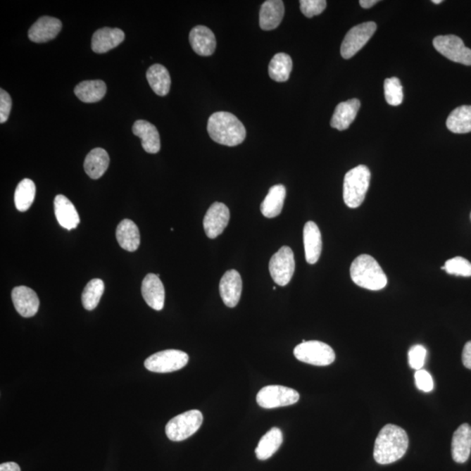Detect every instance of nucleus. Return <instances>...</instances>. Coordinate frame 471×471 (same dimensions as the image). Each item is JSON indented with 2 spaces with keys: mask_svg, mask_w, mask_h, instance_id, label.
<instances>
[{
  "mask_svg": "<svg viewBox=\"0 0 471 471\" xmlns=\"http://www.w3.org/2000/svg\"><path fill=\"white\" fill-rule=\"evenodd\" d=\"M408 437L403 429L394 425L383 427L376 437L374 458L379 465H390L406 454Z\"/></svg>",
  "mask_w": 471,
  "mask_h": 471,
  "instance_id": "obj_1",
  "label": "nucleus"
},
{
  "mask_svg": "<svg viewBox=\"0 0 471 471\" xmlns=\"http://www.w3.org/2000/svg\"><path fill=\"white\" fill-rule=\"evenodd\" d=\"M207 130L214 142L229 147L242 144L246 137L244 124L229 112H217L211 115L208 120Z\"/></svg>",
  "mask_w": 471,
  "mask_h": 471,
  "instance_id": "obj_2",
  "label": "nucleus"
},
{
  "mask_svg": "<svg viewBox=\"0 0 471 471\" xmlns=\"http://www.w3.org/2000/svg\"><path fill=\"white\" fill-rule=\"evenodd\" d=\"M350 275L354 284L368 290H382L388 284L381 265L368 254L358 256L354 259L350 268Z\"/></svg>",
  "mask_w": 471,
  "mask_h": 471,
  "instance_id": "obj_3",
  "label": "nucleus"
},
{
  "mask_svg": "<svg viewBox=\"0 0 471 471\" xmlns=\"http://www.w3.org/2000/svg\"><path fill=\"white\" fill-rule=\"evenodd\" d=\"M371 173L365 165L353 168L346 174L343 184V199L346 206L356 209L364 202L370 184Z\"/></svg>",
  "mask_w": 471,
  "mask_h": 471,
  "instance_id": "obj_4",
  "label": "nucleus"
},
{
  "mask_svg": "<svg viewBox=\"0 0 471 471\" xmlns=\"http://www.w3.org/2000/svg\"><path fill=\"white\" fill-rule=\"evenodd\" d=\"M203 421V414L199 410L182 413L168 422L165 428L167 437L173 441L188 439L200 429Z\"/></svg>",
  "mask_w": 471,
  "mask_h": 471,
  "instance_id": "obj_5",
  "label": "nucleus"
},
{
  "mask_svg": "<svg viewBox=\"0 0 471 471\" xmlns=\"http://www.w3.org/2000/svg\"><path fill=\"white\" fill-rule=\"evenodd\" d=\"M296 359L302 363L313 365V366H328L335 360L334 349L326 343L311 341H302L294 348Z\"/></svg>",
  "mask_w": 471,
  "mask_h": 471,
  "instance_id": "obj_6",
  "label": "nucleus"
},
{
  "mask_svg": "<svg viewBox=\"0 0 471 471\" xmlns=\"http://www.w3.org/2000/svg\"><path fill=\"white\" fill-rule=\"evenodd\" d=\"M189 356L180 350H164L149 356L145 360L144 366L148 370L155 373H171L182 370L188 364Z\"/></svg>",
  "mask_w": 471,
  "mask_h": 471,
  "instance_id": "obj_7",
  "label": "nucleus"
},
{
  "mask_svg": "<svg viewBox=\"0 0 471 471\" xmlns=\"http://www.w3.org/2000/svg\"><path fill=\"white\" fill-rule=\"evenodd\" d=\"M299 400V394L296 390L284 386H266L257 394L258 404L266 410L290 406Z\"/></svg>",
  "mask_w": 471,
  "mask_h": 471,
  "instance_id": "obj_8",
  "label": "nucleus"
},
{
  "mask_svg": "<svg viewBox=\"0 0 471 471\" xmlns=\"http://www.w3.org/2000/svg\"><path fill=\"white\" fill-rule=\"evenodd\" d=\"M269 271L273 281L280 287L289 284L295 271L294 251L290 247H281L269 263Z\"/></svg>",
  "mask_w": 471,
  "mask_h": 471,
  "instance_id": "obj_9",
  "label": "nucleus"
},
{
  "mask_svg": "<svg viewBox=\"0 0 471 471\" xmlns=\"http://www.w3.org/2000/svg\"><path fill=\"white\" fill-rule=\"evenodd\" d=\"M434 49L447 59L465 65H471V49L456 35L437 36L433 40Z\"/></svg>",
  "mask_w": 471,
  "mask_h": 471,
  "instance_id": "obj_10",
  "label": "nucleus"
},
{
  "mask_svg": "<svg viewBox=\"0 0 471 471\" xmlns=\"http://www.w3.org/2000/svg\"><path fill=\"white\" fill-rule=\"evenodd\" d=\"M377 25L375 22H366L356 25L348 32L341 44V56L346 60L350 59L359 52L374 35Z\"/></svg>",
  "mask_w": 471,
  "mask_h": 471,
  "instance_id": "obj_11",
  "label": "nucleus"
},
{
  "mask_svg": "<svg viewBox=\"0 0 471 471\" xmlns=\"http://www.w3.org/2000/svg\"><path fill=\"white\" fill-rule=\"evenodd\" d=\"M230 220V211L225 203L216 202L208 210L203 218V229L209 239H216L224 232Z\"/></svg>",
  "mask_w": 471,
  "mask_h": 471,
  "instance_id": "obj_12",
  "label": "nucleus"
},
{
  "mask_svg": "<svg viewBox=\"0 0 471 471\" xmlns=\"http://www.w3.org/2000/svg\"><path fill=\"white\" fill-rule=\"evenodd\" d=\"M243 282L239 272L236 270H230L222 277L219 284V291L225 305L228 308H235L242 294Z\"/></svg>",
  "mask_w": 471,
  "mask_h": 471,
  "instance_id": "obj_13",
  "label": "nucleus"
},
{
  "mask_svg": "<svg viewBox=\"0 0 471 471\" xmlns=\"http://www.w3.org/2000/svg\"><path fill=\"white\" fill-rule=\"evenodd\" d=\"M12 299L14 308L22 317H34L39 311V299L31 288L25 286L13 288Z\"/></svg>",
  "mask_w": 471,
  "mask_h": 471,
  "instance_id": "obj_14",
  "label": "nucleus"
},
{
  "mask_svg": "<svg viewBox=\"0 0 471 471\" xmlns=\"http://www.w3.org/2000/svg\"><path fill=\"white\" fill-rule=\"evenodd\" d=\"M62 23L56 18L43 16L29 29L28 37L32 42L45 43L56 39L60 34Z\"/></svg>",
  "mask_w": 471,
  "mask_h": 471,
  "instance_id": "obj_15",
  "label": "nucleus"
},
{
  "mask_svg": "<svg viewBox=\"0 0 471 471\" xmlns=\"http://www.w3.org/2000/svg\"><path fill=\"white\" fill-rule=\"evenodd\" d=\"M142 295L149 306L156 311H161L165 301V290L158 275L149 273L142 284Z\"/></svg>",
  "mask_w": 471,
  "mask_h": 471,
  "instance_id": "obj_16",
  "label": "nucleus"
},
{
  "mask_svg": "<svg viewBox=\"0 0 471 471\" xmlns=\"http://www.w3.org/2000/svg\"><path fill=\"white\" fill-rule=\"evenodd\" d=\"M192 49L200 56H211L216 50L217 42L213 32L204 25H196L189 32Z\"/></svg>",
  "mask_w": 471,
  "mask_h": 471,
  "instance_id": "obj_17",
  "label": "nucleus"
},
{
  "mask_svg": "<svg viewBox=\"0 0 471 471\" xmlns=\"http://www.w3.org/2000/svg\"><path fill=\"white\" fill-rule=\"evenodd\" d=\"M125 39L124 32L119 28L104 27L94 32L92 50L96 54H105L115 49Z\"/></svg>",
  "mask_w": 471,
  "mask_h": 471,
  "instance_id": "obj_18",
  "label": "nucleus"
},
{
  "mask_svg": "<svg viewBox=\"0 0 471 471\" xmlns=\"http://www.w3.org/2000/svg\"><path fill=\"white\" fill-rule=\"evenodd\" d=\"M306 262L310 265L316 264L322 251V237L319 227L313 221L306 222L303 231Z\"/></svg>",
  "mask_w": 471,
  "mask_h": 471,
  "instance_id": "obj_19",
  "label": "nucleus"
},
{
  "mask_svg": "<svg viewBox=\"0 0 471 471\" xmlns=\"http://www.w3.org/2000/svg\"><path fill=\"white\" fill-rule=\"evenodd\" d=\"M132 131L134 136L142 140V146L149 154H156L160 151L161 141L158 130L152 123L144 120H138L134 123Z\"/></svg>",
  "mask_w": 471,
  "mask_h": 471,
  "instance_id": "obj_20",
  "label": "nucleus"
},
{
  "mask_svg": "<svg viewBox=\"0 0 471 471\" xmlns=\"http://www.w3.org/2000/svg\"><path fill=\"white\" fill-rule=\"evenodd\" d=\"M54 213L62 227L71 231L80 224L78 211L67 196L58 195L54 199Z\"/></svg>",
  "mask_w": 471,
  "mask_h": 471,
  "instance_id": "obj_21",
  "label": "nucleus"
},
{
  "mask_svg": "<svg viewBox=\"0 0 471 471\" xmlns=\"http://www.w3.org/2000/svg\"><path fill=\"white\" fill-rule=\"evenodd\" d=\"M451 452L455 462L468 461L471 453V427L467 423L460 426L453 434Z\"/></svg>",
  "mask_w": 471,
  "mask_h": 471,
  "instance_id": "obj_22",
  "label": "nucleus"
},
{
  "mask_svg": "<svg viewBox=\"0 0 471 471\" xmlns=\"http://www.w3.org/2000/svg\"><path fill=\"white\" fill-rule=\"evenodd\" d=\"M284 6L281 0H268L261 6L259 12V25L265 31L277 28L282 21Z\"/></svg>",
  "mask_w": 471,
  "mask_h": 471,
  "instance_id": "obj_23",
  "label": "nucleus"
},
{
  "mask_svg": "<svg viewBox=\"0 0 471 471\" xmlns=\"http://www.w3.org/2000/svg\"><path fill=\"white\" fill-rule=\"evenodd\" d=\"M360 108V101L358 99L341 102L336 107L333 118H332V127L339 131L348 130L356 120Z\"/></svg>",
  "mask_w": 471,
  "mask_h": 471,
  "instance_id": "obj_24",
  "label": "nucleus"
},
{
  "mask_svg": "<svg viewBox=\"0 0 471 471\" xmlns=\"http://www.w3.org/2000/svg\"><path fill=\"white\" fill-rule=\"evenodd\" d=\"M116 239L123 249L136 251L140 246L141 237L137 225L130 219H124L116 229Z\"/></svg>",
  "mask_w": 471,
  "mask_h": 471,
  "instance_id": "obj_25",
  "label": "nucleus"
},
{
  "mask_svg": "<svg viewBox=\"0 0 471 471\" xmlns=\"http://www.w3.org/2000/svg\"><path fill=\"white\" fill-rule=\"evenodd\" d=\"M109 162H111V159H109L108 152L105 149H94L86 157L85 162H84V170H85L87 176L96 180V179L103 176L107 171Z\"/></svg>",
  "mask_w": 471,
  "mask_h": 471,
  "instance_id": "obj_26",
  "label": "nucleus"
},
{
  "mask_svg": "<svg viewBox=\"0 0 471 471\" xmlns=\"http://www.w3.org/2000/svg\"><path fill=\"white\" fill-rule=\"evenodd\" d=\"M107 93V85L101 80H84L75 87V94L85 103H94L102 100Z\"/></svg>",
  "mask_w": 471,
  "mask_h": 471,
  "instance_id": "obj_27",
  "label": "nucleus"
},
{
  "mask_svg": "<svg viewBox=\"0 0 471 471\" xmlns=\"http://www.w3.org/2000/svg\"><path fill=\"white\" fill-rule=\"evenodd\" d=\"M287 191L284 186L277 184L272 186L260 206L261 213L265 218H273L279 216L282 211Z\"/></svg>",
  "mask_w": 471,
  "mask_h": 471,
  "instance_id": "obj_28",
  "label": "nucleus"
},
{
  "mask_svg": "<svg viewBox=\"0 0 471 471\" xmlns=\"http://www.w3.org/2000/svg\"><path fill=\"white\" fill-rule=\"evenodd\" d=\"M149 86L159 96H165L169 94L171 79L169 71L163 65L155 64L148 69L146 74Z\"/></svg>",
  "mask_w": 471,
  "mask_h": 471,
  "instance_id": "obj_29",
  "label": "nucleus"
},
{
  "mask_svg": "<svg viewBox=\"0 0 471 471\" xmlns=\"http://www.w3.org/2000/svg\"><path fill=\"white\" fill-rule=\"evenodd\" d=\"M283 433L279 428H272L259 441L255 453L258 460L264 461L272 458L283 444Z\"/></svg>",
  "mask_w": 471,
  "mask_h": 471,
  "instance_id": "obj_30",
  "label": "nucleus"
},
{
  "mask_svg": "<svg viewBox=\"0 0 471 471\" xmlns=\"http://www.w3.org/2000/svg\"><path fill=\"white\" fill-rule=\"evenodd\" d=\"M448 130L455 134L471 132V106H461L451 113L447 119Z\"/></svg>",
  "mask_w": 471,
  "mask_h": 471,
  "instance_id": "obj_31",
  "label": "nucleus"
},
{
  "mask_svg": "<svg viewBox=\"0 0 471 471\" xmlns=\"http://www.w3.org/2000/svg\"><path fill=\"white\" fill-rule=\"evenodd\" d=\"M293 70V61L284 53L277 54L269 64V75L277 82H284L290 77Z\"/></svg>",
  "mask_w": 471,
  "mask_h": 471,
  "instance_id": "obj_32",
  "label": "nucleus"
},
{
  "mask_svg": "<svg viewBox=\"0 0 471 471\" xmlns=\"http://www.w3.org/2000/svg\"><path fill=\"white\" fill-rule=\"evenodd\" d=\"M36 194V186L31 179L25 178L18 184L15 194H14V202L17 210L20 213H25L29 210L34 203Z\"/></svg>",
  "mask_w": 471,
  "mask_h": 471,
  "instance_id": "obj_33",
  "label": "nucleus"
},
{
  "mask_svg": "<svg viewBox=\"0 0 471 471\" xmlns=\"http://www.w3.org/2000/svg\"><path fill=\"white\" fill-rule=\"evenodd\" d=\"M105 289L104 282L101 279L90 280L84 288L82 295V301L84 308L87 311L96 309L103 295Z\"/></svg>",
  "mask_w": 471,
  "mask_h": 471,
  "instance_id": "obj_34",
  "label": "nucleus"
},
{
  "mask_svg": "<svg viewBox=\"0 0 471 471\" xmlns=\"http://www.w3.org/2000/svg\"><path fill=\"white\" fill-rule=\"evenodd\" d=\"M384 93L387 102L394 107L401 105L403 101V86L396 77L385 80Z\"/></svg>",
  "mask_w": 471,
  "mask_h": 471,
  "instance_id": "obj_35",
  "label": "nucleus"
},
{
  "mask_svg": "<svg viewBox=\"0 0 471 471\" xmlns=\"http://www.w3.org/2000/svg\"><path fill=\"white\" fill-rule=\"evenodd\" d=\"M441 269L445 270L448 275L463 277L471 276V263L463 257L448 259L445 262V265Z\"/></svg>",
  "mask_w": 471,
  "mask_h": 471,
  "instance_id": "obj_36",
  "label": "nucleus"
},
{
  "mask_svg": "<svg viewBox=\"0 0 471 471\" xmlns=\"http://www.w3.org/2000/svg\"><path fill=\"white\" fill-rule=\"evenodd\" d=\"M299 4L302 13L308 18L320 15L327 7L325 0H301Z\"/></svg>",
  "mask_w": 471,
  "mask_h": 471,
  "instance_id": "obj_37",
  "label": "nucleus"
},
{
  "mask_svg": "<svg viewBox=\"0 0 471 471\" xmlns=\"http://www.w3.org/2000/svg\"><path fill=\"white\" fill-rule=\"evenodd\" d=\"M427 350L422 345L413 346L408 351V363L410 366L416 371L422 370L425 366Z\"/></svg>",
  "mask_w": 471,
  "mask_h": 471,
  "instance_id": "obj_38",
  "label": "nucleus"
},
{
  "mask_svg": "<svg viewBox=\"0 0 471 471\" xmlns=\"http://www.w3.org/2000/svg\"><path fill=\"white\" fill-rule=\"evenodd\" d=\"M416 387L423 392L432 391L434 389V381L432 375L426 370H417L415 374Z\"/></svg>",
  "mask_w": 471,
  "mask_h": 471,
  "instance_id": "obj_39",
  "label": "nucleus"
},
{
  "mask_svg": "<svg viewBox=\"0 0 471 471\" xmlns=\"http://www.w3.org/2000/svg\"><path fill=\"white\" fill-rule=\"evenodd\" d=\"M12 108V99L3 89H0V123H5L9 118Z\"/></svg>",
  "mask_w": 471,
  "mask_h": 471,
  "instance_id": "obj_40",
  "label": "nucleus"
},
{
  "mask_svg": "<svg viewBox=\"0 0 471 471\" xmlns=\"http://www.w3.org/2000/svg\"><path fill=\"white\" fill-rule=\"evenodd\" d=\"M462 360L465 367L471 370V341L467 342L463 348Z\"/></svg>",
  "mask_w": 471,
  "mask_h": 471,
  "instance_id": "obj_41",
  "label": "nucleus"
},
{
  "mask_svg": "<svg viewBox=\"0 0 471 471\" xmlns=\"http://www.w3.org/2000/svg\"><path fill=\"white\" fill-rule=\"evenodd\" d=\"M0 471H21L18 463L13 462L4 463L0 465Z\"/></svg>",
  "mask_w": 471,
  "mask_h": 471,
  "instance_id": "obj_42",
  "label": "nucleus"
},
{
  "mask_svg": "<svg viewBox=\"0 0 471 471\" xmlns=\"http://www.w3.org/2000/svg\"><path fill=\"white\" fill-rule=\"evenodd\" d=\"M378 2V0H360V5L363 8L368 9L371 8L372 6H374Z\"/></svg>",
  "mask_w": 471,
  "mask_h": 471,
  "instance_id": "obj_43",
  "label": "nucleus"
},
{
  "mask_svg": "<svg viewBox=\"0 0 471 471\" xmlns=\"http://www.w3.org/2000/svg\"><path fill=\"white\" fill-rule=\"evenodd\" d=\"M441 2H443L441 0H433L432 1V3L436 4V5H438V4H441Z\"/></svg>",
  "mask_w": 471,
  "mask_h": 471,
  "instance_id": "obj_44",
  "label": "nucleus"
},
{
  "mask_svg": "<svg viewBox=\"0 0 471 471\" xmlns=\"http://www.w3.org/2000/svg\"><path fill=\"white\" fill-rule=\"evenodd\" d=\"M470 218H471V214H470Z\"/></svg>",
  "mask_w": 471,
  "mask_h": 471,
  "instance_id": "obj_45",
  "label": "nucleus"
}]
</instances>
